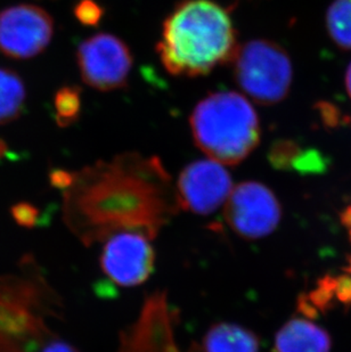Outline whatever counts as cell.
Segmentation results:
<instances>
[{"instance_id": "603a6c76", "label": "cell", "mask_w": 351, "mask_h": 352, "mask_svg": "<svg viewBox=\"0 0 351 352\" xmlns=\"http://www.w3.org/2000/svg\"><path fill=\"white\" fill-rule=\"evenodd\" d=\"M340 221L343 226L347 228H351V206L345 208L341 213H340Z\"/></svg>"}, {"instance_id": "5bb4252c", "label": "cell", "mask_w": 351, "mask_h": 352, "mask_svg": "<svg viewBox=\"0 0 351 352\" xmlns=\"http://www.w3.org/2000/svg\"><path fill=\"white\" fill-rule=\"evenodd\" d=\"M326 27L332 40L343 50H351V0H334L328 7Z\"/></svg>"}, {"instance_id": "7402d4cb", "label": "cell", "mask_w": 351, "mask_h": 352, "mask_svg": "<svg viewBox=\"0 0 351 352\" xmlns=\"http://www.w3.org/2000/svg\"><path fill=\"white\" fill-rule=\"evenodd\" d=\"M40 352H79L71 346L70 343H67V341L61 339L58 336H54L53 339L50 340L46 343V346H43V349L40 350Z\"/></svg>"}, {"instance_id": "d6986e66", "label": "cell", "mask_w": 351, "mask_h": 352, "mask_svg": "<svg viewBox=\"0 0 351 352\" xmlns=\"http://www.w3.org/2000/svg\"><path fill=\"white\" fill-rule=\"evenodd\" d=\"M333 293L334 291L325 286L317 284V287L309 293L308 299L310 302L321 310V313H328L333 307Z\"/></svg>"}, {"instance_id": "7c38bea8", "label": "cell", "mask_w": 351, "mask_h": 352, "mask_svg": "<svg viewBox=\"0 0 351 352\" xmlns=\"http://www.w3.org/2000/svg\"><path fill=\"white\" fill-rule=\"evenodd\" d=\"M203 352H259V340L242 326L220 322L206 332Z\"/></svg>"}, {"instance_id": "ac0fdd59", "label": "cell", "mask_w": 351, "mask_h": 352, "mask_svg": "<svg viewBox=\"0 0 351 352\" xmlns=\"http://www.w3.org/2000/svg\"><path fill=\"white\" fill-rule=\"evenodd\" d=\"M76 16L85 25H95L100 22L103 10L94 0H81L74 10Z\"/></svg>"}, {"instance_id": "52a82bcc", "label": "cell", "mask_w": 351, "mask_h": 352, "mask_svg": "<svg viewBox=\"0 0 351 352\" xmlns=\"http://www.w3.org/2000/svg\"><path fill=\"white\" fill-rule=\"evenodd\" d=\"M76 60L83 81L100 91L125 86L134 62L126 43L109 34L83 40L76 50Z\"/></svg>"}, {"instance_id": "3957f363", "label": "cell", "mask_w": 351, "mask_h": 352, "mask_svg": "<svg viewBox=\"0 0 351 352\" xmlns=\"http://www.w3.org/2000/svg\"><path fill=\"white\" fill-rule=\"evenodd\" d=\"M60 299L32 258L0 275V352H40L56 336L48 324Z\"/></svg>"}, {"instance_id": "277c9868", "label": "cell", "mask_w": 351, "mask_h": 352, "mask_svg": "<svg viewBox=\"0 0 351 352\" xmlns=\"http://www.w3.org/2000/svg\"><path fill=\"white\" fill-rule=\"evenodd\" d=\"M189 123L196 145L222 164L242 162L260 142L258 114L246 97L235 91L206 96L196 105Z\"/></svg>"}, {"instance_id": "9a60e30c", "label": "cell", "mask_w": 351, "mask_h": 352, "mask_svg": "<svg viewBox=\"0 0 351 352\" xmlns=\"http://www.w3.org/2000/svg\"><path fill=\"white\" fill-rule=\"evenodd\" d=\"M54 107L56 112L57 123L60 126H69L74 122L81 110L80 90L70 86L61 88L55 95Z\"/></svg>"}, {"instance_id": "7a4b0ae2", "label": "cell", "mask_w": 351, "mask_h": 352, "mask_svg": "<svg viewBox=\"0 0 351 352\" xmlns=\"http://www.w3.org/2000/svg\"><path fill=\"white\" fill-rule=\"evenodd\" d=\"M237 48L228 10L212 0H184L164 20L158 54L170 74L198 77L232 60Z\"/></svg>"}, {"instance_id": "484cf974", "label": "cell", "mask_w": 351, "mask_h": 352, "mask_svg": "<svg viewBox=\"0 0 351 352\" xmlns=\"http://www.w3.org/2000/svg\"><path fill=\"white\" fill-rule=\"evenodd\" d=\"M349 241L351 242V230L350 232H349Z\"/></svg>"}, {"instance_id": "d4e9b609", "label": "cell", "mask_w": 351, "mask_h": 352, "mask_svg": "<svg viewBox=\"0 0 351 352\" xmlns=\"http://www.w3.org/2000/svg\"><path fill=\"white\" fill-rule=\"evenodd\" d=\"M348 263H349V266L345 267V272H347V273H349L351 275V256H349V258H348Z\"/></svg>"}, {"instance_id": "2e32d148", "label": "cell", "mask_w": 351, "mask_h": 352, "mask_svg": "<svg viewBox=\"0 0 351 352\" xmlns=\"http://www.w3.org/2000/svg\"><path fill=\"white\" fill-rule=\"evenodd\" d=\"M331 166V161L324 154L315 148L299 152L298 155L293 160L292 170L304 176L307 175H324L328 173Z\"/></svg>"}, {"instance_id": "44dd1931", "label": "cell", "mask_w": 351, "mask_h": 352, "mask_svg": "<svg viewBox=\"0 0 351 352\" xmlns=\"http://www.w3.org/2000/svg\"><path fill=\"white\" fill-rule=\"evenodd\" d=\"M297 309H298L299 313L309 319H318L321 317L317 308L310 302V300L308 299V296L305 293H301L298 296Z\"/></svg>"}, {"instance_id": "8fae6325", "label": "cell", "mask_w": 351, "mask_h": 352, "mask_svg": "<svg viewBox=\"0 0 351 352\" xmlns=\"http://www.w3.org/2000/svg\"><path fill=\"white\" fill-rule=\"evenodd\" d=\"M275 352H330L331 338L324 329L301 318L290 319L275 336Z\"/></svg>"}, {"instance_id": "cb8c5ba5", "label": "cell", "mask_w": 351, "mask_h": 352, "mask_svg": "<svg viewBox=\"0 0 351 352\" xmlns=\"http://www.w3.org/2000/svg\"><path fill=\"white\" fill-rule=\"evenodd\" d=\"M345 87H347V91L351 98V63L349 64L347 72H345Z\"/></svg>"}, {"instance_id": "30bf717a", "label": "cell", "mask_w": 351, "mask_h": 352, "mask_svg": "<svg viewBox=\"0 0 351 352\" xmlns=\"http://www.w3.org/2000/svg\"><path fill=\"white\" fill-rule=\"evenodd\" d=\"M149 236L121 232L104 241L100 266L105 275L120 286L140 285L154 270L156 253Z\"/></svg>"}, {"instance_id": "ffe728a7", "label": "cell", "mask_w": 351, "mask_h": 352, "mask_svg": "<svg viewBox=\"0 0 351 352\" xmlns=\"http://www.w3.org/2000/svg\"><path fill=\"white\" fill-rule=\"evenodd\" d=\"M335 296L337 299L345 307H351V276L341 275L337 277V286H335Z\"/></svg>"}, {"instance_id": "e0dca14e", "label": "cell", "mask_w": 351, "mask_h": 352, "mask_svg": "<svg viewBox=\"0 0 351 352\" xmlns=\"http://www.w3.org/2000/svg\"><path fill=\"white\" fill-rule=\"evenodd\" d=\"M300 152V147L290 140H279L269 151V162L275 169L281 171L292 170V163Z\"/></svg>"}, {"instance_id": "4fadbf2b", "label": "cell", "mask_w": 351, "mask_h": 352, "mask_svg": "<svg viewBox=\"0 0 351 352\" xmlns=\"http://www.w3.org/2000/svg\"><path fill=\"white\" fill-rule=\"evenodd\" d=\"M25 100V86L20 76L0 67V126L20 117Z\"/></svg>"}, {"instance_id": "9c48e42d", "label": "cell", "mask_w": 351, "mask_h": 352, "mask_svg": "<svg viewBox=\"0 0 351 352\" xmlns=\"http://www.w3.org/2000/svg\"><path fill=\"white\" fill-rule=\"evenodd\" d=\"M233 188L232 177L224 164L209 157L185 166L179 175L176 195L179 208L206 216L225 206Z\"/></svg>"}, {"instance_id": "5b68a950", "label": "cell", "mask_w": 351, "mask_h": 352, "mask_svg": "<svg viewBox=\"0 0 351 352\" xmlns=\"http://www.w3.org/2000/svg\"><path fill=\"white\" fill-rule=\"evenodd\" d=\"M232 60L236 82L257 103H279L290 91L293 67L288 53L277 43L252 40L237 48Z\"/></svg>"}, {"instance_id": "6da1fadb", "label": "cell", "mask_w": 351, "mask_h": 352, "mask_svg": "<svg viewBox=\"0 0 351 352\" xmlns=\"http://www.w3.org/2000/svg\"><path fill=\"white\" fill-rule=\"evenodd\" d=\"M53 183L63 193L67 226L86 244L121 232L152 239L179 208L169 176L156 157L125 154L79 173L57 171Z\"/></svg>"}, {"instance_id": "8992f818", "label": "cell", "mask_w": 351, "mask_h": 352, "mask_svg": "<svg viewBox=\"0 0 351 352\" xmlns=\"http://www.w3.org/2000/svg\"><path fill=\"white\" fill-rule=\"evenodd\" d=\"M224 214L234 233L246 239H258L277 228L281 209L268 187L257 182H244L233 188Z\"/></svg>"}, {"instance_id": "ba28073f", "label": "cell", "mask_w": 351, "mask_h": 352, "mask_svg": "<svg viewBox=\"0 0 351 352\" xmlns=\"http://www.w3.org/2000/svg\"><path fill=\"white\" fill-rule=\"evenodd\" d=\"M54 34L53 19L46 10L21 3L0 12V53L28 60L43 53Z\"/></svg>"}]
</instances>
